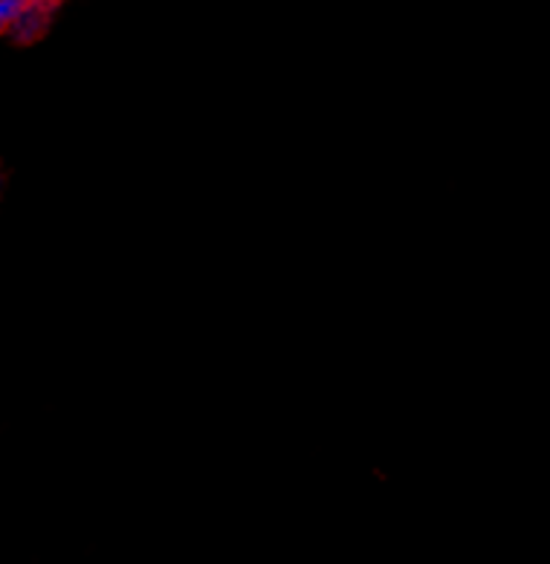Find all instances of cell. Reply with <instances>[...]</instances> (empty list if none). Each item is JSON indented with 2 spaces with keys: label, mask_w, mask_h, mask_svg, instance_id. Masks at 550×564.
I'll return each mask as SVG.
<instances>
[{
  "label": "cell",
  "mask_w": 550,
  "mask_h": 564,
  "mask_svg": "<svg viewBox=\"0 0 550 564\" xmlns=\"http://www.w3.org/2000/svg\"><path fill=\"white\" fill-rule=\"evenodd\" d=\"M26 0H0V39L12 32L15 21L24 12Z\"/></svg>",
  "instance_id": "obj_2"
},
{
  "label": "cell",
  "mask_w": 550,
  "mask_h": 564,
  "mask_svg": "<svg viewBox=\"0 0 550 564\" xmlns=\"http://www.w3.org/2000/svg\"><path fill=\"white\" fill-rule=\"evenodd\" d=\"M58 9H62V0H26L24 12H21V18L15 21L12 32H9V39H15L18 44L39 41L53 26Z\"/></svg>",
  "instance_id": "obj_1"
}]
</instances>
